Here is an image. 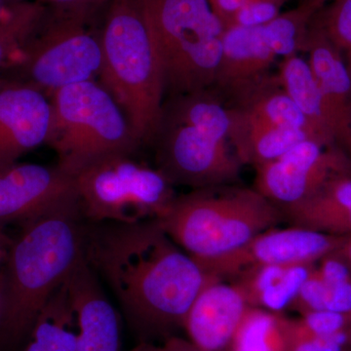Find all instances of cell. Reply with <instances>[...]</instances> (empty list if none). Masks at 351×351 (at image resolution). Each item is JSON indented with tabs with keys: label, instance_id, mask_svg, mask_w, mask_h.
I'll return each mask as SVG.
<instances>
[{
	"label": "cell",
	"instance_id": "obj_17",
	"mask_svg": "<svg viewBox=\"0 0 351 351\" xmlns=\"http://www.w3.org/2000/svg\"><path fill=\"white\" fill-rule=\"evenodd\" d=\"M276 58L263 38L262 27L226 29L216 80L211 89L223 103L269 75Z\"/></svg>",
	"mask_w": 351,
	"mask_h": 351
},
{
	"label": "cell",
	"instance_id": "obj_41",
	"mask_svg": "<svg viewBox=\"0 0 351 351\" xmlns=\"http://www.w3.org/2000/svg\"><path fill=\"white\" fill-rule=\"evenodd\" d=\"M10 1H15V2H17V1H20V0H10Z\"/></svg>",
	"mask_w": 351,
	"mask_h": 351
},
{
	"label": "cell",
	"instance_id": "obj_38",
	"mask_svg": "<svg viewBox=\"0 0 351 351\" xmlns=\"http://www.w3.org/2000/svg\"><path fill=\"white\" fill-rule=\"evenodd\" d=\"M184 346H186V351H206L202 350V348H198V346H196L195 343H191V341H186Z\"/></svg>",
	"mask_w": 351,
	"mask_h": 351
},
{
	"label": "cell",
	"instance_id": "obj_1",
	"mask_svg": "<svg viewBox=\"0 0 351 351\" xmlns=\"http://www.w3.org/2000/svg\"><path fill=\"white\" fill-rule=\"evenodd\" d=\"M83 254L110 286L132 329L145 339L184 328L201 290L219 279L177 246L156 219L84 223Z\"/></svg>",
	"mask_w": 351,
	"mask_h": 351
},
{
	"label": "cell",
	"instance_id": "obj_13",
	"mask_svg": "<svg viewBox=\"0 0 351 351\" xmlns=\"http://www.w3.org/2000/svg\"><path fill=\"white\" fill-rule=\"evenodd\" d=\"M51 100L38 88L0 77V169L47 144L52 126Z\"/></svg>",
	"mask_w": 351,
	"mask_h": 351
},
{
	"label": "cell",
	"instance_id": "obj_24",
	"mask_svg": "<svg viewBox=\"0 0 351 351\" xmlns=\"http://www.w3.org/2000/svg\"><path fill=\"white\" fill-rule=\"evenodd\" d=\"M284 317L260 307L250 306L230 343V351H285Z\"/></svg>",
	"mask_w": 351,
	"mask_h": 351
},
{
	"label": "cell",
	"instance_id": "obj_25",
	"mask_svg": "<svg viewBox=\"0 0 351 351\" xmlns=\"http://www.w3.org/2000/svg\"><path fill=\"white\" fill-rule=\"evenodd\" d=\"M43 4H19L0 23V69L22 49L38 29L45 13Z\"/></svg>",
	"mask_w": 351,
	"mask_h": 351
},
{
	"label": "cell",
	"instance_id": "obj_4",
	"mask_svg": "<svg viewBox=\"0 0 351 351\" xmlns=\"http://www.w3.org/2000/svg\"><path fill=\"white\" fill-rule=\"evenodd\" d=\"M101 41L100 84L121 108L141 145H151L165 88L156 47L135 0H117L106 8Z\"/></svg>",
	"mask_w": 351,
	"mask_h": 351
},
{
	"label": "cell",
	"instance_id": "obj_22",
	"mask_svg": "<svg viewBox=\"0 0 351 351\" xmlns=\"http://www.w3.org/2000/svg\"><path fill=\"white\" fill-rule=\"evenodd\" d=\"M77 319L66 286H61L38 314L23 351H76Z\"/></svg>",
	"mask_w": 351,
	"mask_h": 351
},
{
	"label": "cell",
	"instance_id": "obj_10",
	"mask_svg": "<svg viewBox=\"0 0 351 351\" xmlns=\"http://www.w3.org/2000/svg\"><path fill=\"white\" fill-rule=\"evenodd\" d=\"M351 160L337 147L304 140L276 160L256 167L254 189L279 208L311 197L328 182L350 175Z\"/></svg>",
	"mask_w": 351,
	"mask_h": 351
},
{
	"label": "cell",
	"instance_id": "obj_6",
	"mask_svg": "<svg viewBox=\"0 0 351 351\" xmlns=\"http://www.w3.org/2000/svg\"><path fill=\"white\" fill-rule=\"evenodd\" d=\"M53 94L47 145L61 169L71 176L114 154H134L141 147L125 114L100 83L89 80Z\"/></svg>",
	"mask_w": 351,
	"mask_h": 351
},
{
	"label": "cell",
	"instance_id": "obj_23",
	"mask_svg": "<svg viewBox=\"0 0 351 351\" xmlns=\"http://www.w3.org/2000/svg\"><path fill=\"white\" fill-rule=\"evenodd\" d=\"M325 4L323 0L299 2L295 8L279 14L263 25V38L272 53L284 59L304 52L311 20Z\"/></svg>",
	"mask_w": 351,
	"mask_h": 351
},
{
	"label": "cell",
	"instance_id": "obj_14",
	"mask_svg": "<svg viewBox=\"0 0 351 351\" xmlns=\"http://www.w3.org/2000/svg\"><path fill=\"white\" fill-rule=\"evenodd\" d=\"M66 286L77 319L76 351H120L119 314L84 254L66 279Z\"/></svg>",
	"mask_w": 351,
	"mask_h": 351
},
{
	"label": "cell",
	"instance_id": "obj_8",
	"mask_svg": "<svg viewBox=\"0 0 351 351\" xmlns=\"http://www.w3.org/2000/svg\"><path fill=\"white\" fill-rule=\"evenodd\" d=\"M133 154L104 157L75 176L83 217L93 223H137L158 219L176 196L172 184L157 168Z\"/></svg>",
	"mask_w": 351,
	"mask_h": 351
},
{
	"label": "cell",
	"instance_id": "obj_11",
	"mask_svg": "<svg viewBox=\"0 0 351 351\" xmlns=\"http://www.w3.org/2000/svg\"><path fill=\"white\" fill-rule=\"evenodd\" d=\"M346 239L299 226L274 228L260 233L239 250L199 265L221 280H232L256 265L317 263L341 248Z\"/></svg>",
	"mask_w": 351,
	"mask_h": 351
},
{
	"label": "cell",
	"instance_id": "obj_44",
	"mask_svg": "<svg viewBox=\"0 0 351 351\" xmlns=\"http://www.w3.org/2000/svg\"><path fill=\"white\" fill-rule=\"evenodd\" d=\"M158 350H159V348H158Z\"/></svg>",
	"mask_w": 351,
	"mask_h": 351
},
{
	"label": "cell",
	"instance_id": "obj_43",
	"mask_svg": "<svg viewBox=\"0 0 351 351\" xmlns=\"http://www.w3.org/2000/svg\"><path fill=\"white\" fill-rule=\"evenodd\" d=\"M346 351H351V348H350V350H346Z\"/></svg>",
	"mask_w": 351,
	"mask_h": 351
},
{
	"label": "cell",
	"instance_id": "obj_27",
	"mask_svg": "<svg viewBox=\"0 0 351 351\" xmlns=\"http://www.w3.org/2000/svg\"><path fill=\"white\" fill-rule=\"evenodd\" d=\"M286 338H320L351 330V313L311 311L298 319L284 317Z\"/></svg>",
	"mask_w": 351,
	"mask_h": 351
},
{
	"label": "cell",
	"instance_id": "obj_19",
	"mask_svg": "<svg viewBox=\"0 0 351 351\" xmlns=\"http://www.w3.org/2000/svg\"><path fill=\"white\" fill-rule=\"evenodd\" d=\"M284 221L328 234H351V176L328 182L307 199L281 208Z\"/></svg>",
	"mask_w": 351,
	"mask_h": 351
},
{
	"label": "cell",
	"instance_id": "obj_32",
	"mask_svg": "<svg viewBox=\"0 0 351 351\" xmlns=\"http://www.w3.org/2000/svg\"><path fill=\"white\" fill-rule=\"evenodd\" d=\"M117 0H39V3L62 12L84 13L96 16L101 9Z\"/></svg>",
	"mask_w": 351,
	"mask_h": 351
},
{
	"label": "cell",
	"instance_id": "obj_18",
	"mask_svg": "<svg viewBox=\"0 0 351 351\" xmlns=\"http://www.w3.org/2000/svg\"><path fill=\"white\" fill-rule=\"evenodd\" d=\"M226 108L230 119L228 141L241 164L258 167L311 140L304 132L274 125L240 108Z\"/></svg>",
	"mask_w": 351,
	"mask_h": 351
},
{
	"label": "cell",
	"instance_id": "obj_35",
	"mask_svg": "<svg viewBox=\"0 0 351 351\" xmlns=\"http://www.w3.org/2000/svg\"><path fill=\"white\" fill-rule=\"evenodd\" d=\"M184 343V339L170 337L166 339L162 348H159V351H186Z\"/></svg>",
	"mask_w": 351,
	"mask_h": 351
},
{
	"label": "cell",
	"instance_id": "obj_7",
	"mask_svg": "<svg viewBox=\"0 0 351 351\" xmlns=\"http://www.w3.org/2000/svg\"><path fill=\"white\" fill-rule=\"evenodd\" d=\"M45 8L38 29L7 66L5 77L44 93L93 80L103 60L101 29L92 27L95 16Z\"/></svg>",
	"mask_w": 351,
	"mask_h": 351
},
{
	"label": "cell",
	"instance_id": "obj_2",
	"mask_svg": "<svg viewBox=\"0 0 351 351\" xmlns=\"http://www.w3.org/2000/svg\"><path fill=\"white\" fill-rule=\"evenodd\" d=\"M80 199L23 223L3 270L6 320L1 338L29 336L38 314L83 256Z\"/></svg>",
	"mask_w": 351,
	"mask_h": 351
},
{
	"label": "cell",
	"instance_id": "obj_26",
	"mask_svg": "<svg viewBox=\"0 0 351 351\" xmlns=\"http://www.w3.org/2000/svg\"><path fill=\"white\" fill-rule=\"evenodd\" d=\"M311 24L337 48L351 76V0H330L313 16Z\"/></svg>",
	"mask_w": 351,
	"mask_h": 351
},
{
	"label": "cell",
	"instance_id": "obj_15",
	"mask_svg": "<svg viewBox=\"0 0 351 351\" xmlns=\"http://www.w3.org/2000/svg\"><path fill=\"white\" fill-rule=\"evenodd\" d=\"M249 306L234 282L216 279L201 290L191 304L184 328L189 339L206 351L230 348Z\"/></svg>",
	"mask_w": 351,
	"mask_h": 351
},
{
	"label": "cell",
	"instance_id": "obj_39",
	"mask_svg": "<svg viewBox=\"0 0 351 351\" xmlns=\"http://www.w3.org/2000/svg\"><path fill=\"white\" fill-rule=\"evenodd\" d=\"M248 1H269L272 2V3H276V5L282 7L288 0H248Z\"/></svg>",
	"mask_w": 351,
	"mask_h": 351
},
{
	"label": "cell",
	"instance_id": "obj_37",
	"mask_svg": "<svg viewBox=\"0 0 351 351\" xmlns=\"http://www.w3.org/2000/svg\"><path fill=\"white\" fill-rule=\"evenodd\" d=\"M132 351H159L158 348H156V346L149 345L147 343H140L137 346V348H134Z\"/></svg>",
	"mask_w": 351,
	"mask_h": 351
},
{
	"label": "cell",
	"instance_id": "obj_31",
	"mask_svg": "<svg viewBox=\"0 0 351 351\" xmlns=\"http://www.w3.org/2000/svg\"><path fill=\"white\" fill-rule=\"evenodd\" d=\"M315 272L328 286L351 281V267L341 250L332 252L318 262Z\"/></svg>",
	"mask_w": 351,
	"mask_h": 351
},
{
	"label": "cell",
	"instance_id": "obj_30",
	"mask_svg": "<svg viewBox=\"0 0 351 351\" xmlns=\"http://www.w3.org/2000/svg\"><path fill=\"white\" fill-rule=\"evenodd\" d=\"M285 351H346L351 348V330L320 338H286Z\"/></svg>",
	"mask_w": 351,
	"mask_h": 351
},
{
	"label": "cell",
	"instance_id": "obj_20",
	"mask_svg": "<svg viewBox=\"0 0 351 351\" xmlns=\"http://www.w3.org/2000/svg\"><path fill=\"white\" fill-rule=\"evenodd\" d=\"M226 107L250 112L274 125L304 132L316 141L308 122L284 89L278 75H267L223 101Z\"/></svg>",
	"mask_w": 351,
	"mask_h": 351
},
{
	"label": "cell",
	"instance_id": "obj_12",
	"mask_svg": "<svg viewBox=\"0 0 351 351\" xmlns=\"http://www.w3.org/2000/svg\"><path fill=\"white\" fill-rule=\"evenodd\" d=\"M75 179L58 165L15 163L0 169V228L25 223L77 199Z\"/></svg>",
	"mask_w": 351,
	"mask_h": 351
},
{
	"label": "cell",
	"instance_id": "obj_34",
	"mask_svg": "<svg viewBox=\"0 0 351 351\" xmlns=\"http://www.w3.org/2000/svg\"><path fill=\"white\" fill-rule=\"evenodd\" d=\"M14 239H11L5 232L3 228H0V274L4 270L7 261H8L9 254H10L11 248Z\"/></svg>",
	"mask_w": 351,
	"mask_h": 351
},
{
	"label": "cell",
	"instance_id": "obj_5",
	"mask_svg": "<svg viewBox=\"0 0 351 351\" xmlns=\"http://www.w3.org/2000/svg\"><path fill=\"white\" fill-rule=\"evenodd\" d=\"M162 71L165 96L211 89L225 29L208 0H135Z\"/></svg>",
	"mask_w": 351,
	"mask_h": 351
},
{
	"label": "cell",
	"instance_id": "obj_42",
	"mask_svg": "<svg viewBox=\"0 0 351 351\" xmlns=\"http://www.w3.org/2000/svg\"><path fill=\"white\" fill-rule=\"evenodd\" d=\"M348 154H350V156L351 157V147H350V152H348Z\"/></svg>",
	"mask_w": 351,
	"mask_h": 351
},
{
	"label": "cell",
	"instance_id": "obj_33",
	"mask_svg": "<svg viewBox=\"0 0 351 351\" xmlns=\"http://www.w3.org/2000/svg\"><path fill=\"white\" fill-rule=\"evenodd\" d=\"M210 7L223 29H228L232 25L233 19L240 9L248 0H208Z\"/></svg>",
	"mask_w": 351,
	"mask_h": 351
},
{
	"label": "cell",
	"instance_id": "obj_21",
	"mask_svg": "<svg viewBox=\"0 0 351 351\" xmlns=\"http://www.w3.org/2000/svg\"><path fill=\"white\" fill-rule=\"evenodd\" d=\"M277 75L286 93L306 117L316 141L325 147H336L319 88L307 61L299 55L284 58Z\"/></svg>",
	"mask_w": 351,
	"mask_h": 351
},
{
	"label": "cell",
	"instance_id": "obj_29",
	"mask_svg": "<svg viewBox=\"0 0 351 351\" xmlns=\"http://www.w3.org/2000/svg\"><path fill=\"white\" fill-rule=\"evenodd\" d=\"M281 7L269 1H248L237 14L230 27H258L269 24L280 14Z\"/></svg>",
	"mask_w": 351,
	"mask_h": 351
},
{
	"label": "cell",
	"instance_id": "obj_9",
	"mask_svg": "<svg viewBox=\"0 0 351 351\" xmlns=\"http://www.w3.org/2000/svg\"><path fill=\"white\" fill-rule=\"evenodd\" d=\"M228 143L191 124L161 117L152 142L157 169L173 184L193 189L234 184L242 164Z\"/></svg>",
	"mask_w": 351,
	"mask_h": 351
},
{
	"label": "cell",
	"instance_id": "obj_36",
	"mask_svg": "<svg viewBox=\"0 0 351 351\" xmlns=\"http://www.w3.org/2000/svg\"><path fill=\"white\" fill-rule=\"evenodd\" d=\"M339 250H341L343 255L345 256L346 261H348L351 267V234L346 237L345 242L341 245Z\"/></svg>",
	"mask_w": 351,
	"mask_h": 351
},
{
	"label": "cell",
	"instance_id": "obj_28",
	"mask_svg": "<svg viewBox=\"0 0 351 351\" xmlns=\"http://www.w3.org/2000/svg\"><path fill=\"white\" fill-rule=\"evenodd\" d=\"M316 263H301L288 267L282 278L263 293L254 307H260L274 313H281L294 302L302 286L306 282Z\"/></svg>",
	"mask_w": 351,
	"mask_h": 351
},
{
	"label": "cell",
	"instance_id": "obj_16",
	"mask_svg": "<svg viewBox=\"0 0 351 351\" xmlns=\"http://www.w3.org/2000/svg\"><path fill=\"white\" fill-rule=\"evenodd\" d=\"M304 52L319 88L336 142L351 147V76L337 48L311 23Z\"/></svg>",
	"mask_w": 351,
	"mask_h": 351
},
{
	"label": "cell",
	"instance_id": "obj_3",
	"mask_svg": "<svg viewBox=\"0 0 351 351\" xmlns=\"http://www.w3.org/2000/svg\"><path fill=\"white\" fill-rule=\"evenodd\" d=\"M156 221L201 265L239 250L260 233L276 228L284 216L255 189L226 184L176 196Z\"/></svg>",
	"mask_w": 351,
	"mask_h": 351
},
{
	"label": "cell",
	"instance_id": "obj_40",
	"mask_svg": "<svg viewBox=\"0 0 351 351\" xmlns=\"http://www.w3.org/2000/svg\"><path fill=\"white\" fill-rule=\"evenodd\" d=\"M304 1H308V0H299V2H304ZM323 1L326 2V3H327V2L330 1V0H323Z\"/></svg>",
	"mask_w": 351,
	"mask_h": 351
}]
</instances>
